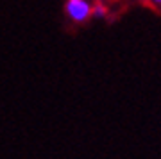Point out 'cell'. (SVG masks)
I'll return each mask as SVG.
<instances>
[{"instance_id": "1", "label": "cell", "mask_w": 161, "mask_h": 159, "mask_svg": "<svg viewBox=\"0 0 161 159\" xmlns=\"http://www.w3.org/2000/svg\"><path fill=\"white\" fill-rule=\"evenodd\" d=\"M64 11L72 22L84 23L92 16V4L88 0H68L64 6Z\"/></svg>"}, {"instance_id": "2", "label": "cell", "mask_w": 161, "mask_h": 159, "mask_svg": "<svg viewBox=\"0 0 161 159\" xmlns=\"http://www.w3.org/2000/svg\"><path fill=\"white\" fill-rule=\"evenodd\" d=\"M106 13H108V9H106V6L102 2H97L95 6H92V16L102 18V16H106Z\"/></svg>"}, {"instance_id": "3", "label": "cell", "mask_w": 161, "mask_h": 159, "mask_svg": "<svg viewBox=\"0 0 161 159\" xmlns=\"http://www.w3.org/2000/svg\"><path fill=\"white\" fill-rule=\"evenodd\" d=\"M150 2H152V4H154V6L161 7V0H150Z\"/></svg>"}]
</instances>
